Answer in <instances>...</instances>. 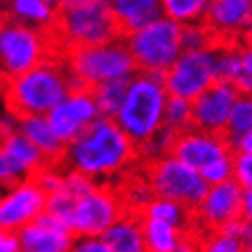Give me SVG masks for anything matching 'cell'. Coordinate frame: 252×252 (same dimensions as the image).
<instances>
[{
    "mask_svg": "<svg viewBox=\"0 0 252 252\" xmlns=\"http://www.w3.org/2000/svg\"><path fill=\"white\" fill-rule=\"evenodd\" d=\"M137 160V146L116 121L99 117L67 144L62 166L83 173L99 184H108L110 179L123 177Z\"/></svg>",
    "mask_w": 252,
    "mask_h": 252,
    "instance_id": "obj_1",
    "label": "cell"
},
{
    "mask_svg": "<svg viewBox=\"0 0 252 252\" xmlns=\"http://www.w3.org/2000/svg\"><path fill=\"white\" fill-rule=\"evenodd\" d=\"M70 92L68 70L63 60H45L34 68L7 79L4 97L7 110L24 116H47Z\"/></svg>",
    "mask_w": 252,
    "mask_h": 252,
    "instance_id": "obj_2",
    "label": "cell"
},
{
    "mask_svg": "<svg viewBox=\"0 0 252 252\" xmlns=\"http://www.w3.org/2000/svg\"><path fill=\"white\" fill-rule=\"evenodd\" d=\"M168 97L162 76L135 72L130 78L125 103L114 121L135 146H141L164 126Z\"/></svg>",
    "mask_w": 252,
    "mask_h": 252,
    "instance_id": "obj_3",
    "label": "cell"
},
{
    "mask_svg": "<svg viewBox=\"0 0 252 252\" xmlns=\"http://www.w3.org/2000/svg\"><path fill=\"white\" fill-rule=\"evenodd\" d=\"M70 90L95 89L116 79H130L137 72L135 63L123 38L108 43L65 51Z\"/></svg>",
    "mask_w": 252,
    "mask_h": 252,
    "instance_id": "obj_4",
    "label": "cell"
},
{
    "mask_svg": "<svg viewBox=\"0 0 252 252\" xmlns=\"http://www.w3.org/2000/svg\"><path fill=\"white\" fill-rule=\"evenodd\" d=\"M53 38L63 51H70L108 43L123 38V34L108 2L89 0L70 7H60Z\"/></svg>",
    "mask_w": 252,
    "mask_h": 252,
    "instance_id": "obj_5",
    "label": "cell"
},
{
    "mask_svg": "<svg viewBox=\"0 0 252 252\" xmlns=\"http://www.w3.org/2000/svg\"><path fill=\"white\" fill-rule=\"evenodd\" d=\"M182 27L166 16H160L148 26L123 36L137 72L164 76L179 56L182 49Z\"/></svg>",
    "mask_w": 252,
    "mask_h": 252,
    "instance_id": "obj_6",
    "label": "cell"
},
{
    "mask_svg": "<svg viewBox=\"0 0 252 252\" xmlns=\"http://www.w3.org/2000/svg\"><path fill=\"white\" fill-rule=\"evenodd\" d=\"M56 42L51 32L0 18V74L16 78L54 56Z\"/></svg>",
    "mask_w": 252,
    "mask_h": 252,
    "instance_id": "obj_7",
    "label": "cell"
},
{
    "mask_svg": "<svg viewBox=\"0 0 252 252\" xmlns=\"http://www.w3.org/2000/svg\"><path fill=\"white\" fill-rule=\"evenodd\" d=\"M144 177L157 198H166L184 205L193 213L204 200L209 186L196 169L173 155L144 164Z\"/></svg>",
    "mask_w": 252,
    "mask_h": 252,
    "instance_id": "obj_8",
    "label": "cell"
},
{
    "mask_svg": "<svg viewBox=\"0 0 252 252\" xmlns=\"http://www.w3.org/2000/svg\"><path fill=\"white\" fill-rule=\"evenodd\" d=\"M126 213L119 188L110 182L97 184L90 193L76 200L67 225L76 238L103 236Z\"/></svg>",
    "mask_w": 252,
    "mask_h": 252,
    "instance_id": "obj_9",
    "label": "cell"
},
{
    "mask_svg": "<svg viewBox=\"0 0 252 252\" xmlns=\"http://www.w3.org/2000/svg\"><path fill=\"white\" fill-rule=\"evenodd\" d=\"M166 92L171 97L193 103L202 92L216 83V47L207 51H184L162 76Z\"/></svg>",
    "mask_w": 252,
    "mask_h": 252,
    "instance_id": "obj_10",
    "label": "cell"
},
{
    "mask_svg": "<svg viewBox=\"0 0 252 252\" xmlns=\"http://www.w3.org/2000/svg\"><path fill=\"white\" fill-rule=\"evenodd\" d=\"M45 117L56 137L67 146L101 116L92 90L81 89L70 90L67 97L54 106Z\"/></svg>",
    "mask_w": 252,
    "mask_h": 252,
    "instance_id": "obj_11",
    "label": "cell"
},
{
    "mask_svg": "<svg viewBox=\"0 0 252 252\" xmlns=\"http://www.w3.org/2000/svg\"><path fill=\"white\" fill-rule=\"evenodd\" d=\"M47 207V194L26 179L11 186L0 196V229L18 232L36 220Z\"/></svg>",
    "mask_w": 252,
    "mask_h": 252,
    "instance_id": "obj_12",
    "label": "cell"
},
{
    "mask_svg": "<svg viewBox=\"0 0 252 252\" xmlns=\"http://www.w3.org/2000/svg\"><path fill=\"white\" fill-rule=\"evenodd\" d=\"M243 189L234 182H223L218 186H211L205 193L204 200L193 211L194 231L213 232L220 231L229 221L240 218L242 213Z\"/></svg>",
    "mask_w": 252,
    "mask_h": 252,
    "instance_id": "obj_13",
    "label": "cell"
},
{
    "mask_svg": "<svg viewBox=\"0 0 252 252\" xmlns=\"http://www.w3.org/2000/svg\"><path fill=\"white\" fill-rule=\"evenodd\" d=\"M232 148L223 133H211L204 130H191L179 133L175 139L171 155L188 164L189 168L200 171L215 160L232 155Z\"/></svg>",
    "mask_w": 252,
    "mask_h": 252,
    "instance_id": "obj_14",
    "label": "cell"
},
{
    "mask_svg": "<svg viewBox=\"0 0 252 252\" xmlns=\"http://www.w3.org/2000/svg\"><path fill=\"white\" fill-rule=\"evenodd\" d=\"M238 95L240 94L231 83H225V81L213 83L191 103L193 128L211 131V133H225L229 114Z\"/></svg>",
    "mask_w": 252,
    "mask_h": 252,
    "instance_id": "obj_15",
    "label": "cell"
},
{
    "mask_svg": "<svg viewBox=\"0 0 252 252\" xmlns=\"http://www.w3.org/2000/svg\"><path fill=\"white\" fill-rule=\"evenodd\" d=\"M74 240L67 223L49 211L18 231L20 252H70Z\"/></svg>",
    "mask_w": 252,
    "mask_h": 252,
    "instance_id": "obj_16",
    "label": "cell"
},
{
    "mask_svg": "<svg viewBox=\"0 0 252 252\" xmlns=\"http://www.w3.org/2000/svg\"><path fill=\"white\" fill-rule=\"evenodd\" d=\"M252 20V0H213L205 15V27L216 43H238Z\"/></svg>",
    "mask_w": 252,
    "mask_h": 252,
    "instance_id": "obj_17",
    "label": "cell"
},
{
    "mask_svg": "<svg viewBox=\"0 0 252 252\" xmlns=\"http://www.w3.org/2000/svg\"><path fill=\"white\" fill-rule=\"evenodd\" d=\"M2 11L4 18L53 34L60 7L45 0H5Z\"/></svg>",
    "mask_w": 252,
    "mask_h": 252,
    "instance_id": "obj_18",
    "label": "cell"
},
{
    "mask_svg": "<svg viewBox=\"0 0 252 252\" xmlns=\"http://www.w3.org/2000/svg\"><path fill=\"white\" fill-rule=\"evenodd\" d=\"M121 34H128L162 16V0H106Z\"/></svg>",
    "mask_w": 252,
    "mask_h": 252,
    "instance_id": "obj_19",
    "label": "cell"
},
{
    "mask_svg": "<svg viewBox=\"0 0 252 252\" xmlns=\"http://www.w3.org/2000/svg\"><path fill=\"white\" fill-rule=\"evenodd\" d=\"M18 131L42 152L49 164H63L67 146L53 131L45 116H24L18 123Z\"/></svg>",
    "mask_w": 252,
    "mask_h": 252,
    "instance_id": "obj_20",
    "label": "cell"
},
{
    "mask_svg": "<svg viewBox=\"0 0 252 252\" xmlns=\"http://www.w3.org/2000/svg\"><path fill=\"white\" fill-rule=\"evenodd\" d=\"M0 150L9 158L24 179H32L42 168L47 166V158L43 157L31 141H27L20 131L13 135H7L0 139Z\"/></svg>",
    "mask_w": 252,
    "mask_h": 252,
    "instance_id": "obj_21",
    "label": "cell"
},
{
    "mask_svg": "<svg viewBox=\"0 0 252 252\" xmlns=\"http://www.w3.org/2000/svg\"><path fill=\"white\" fill-rule=\"evenodd\" d=\"M101 238L114 252H148L142 238L141 218L133 213L121 216Z\"/></svg>",
    "mask_w": 252,
    "mask_h": 252,
    "instance_id": "obj_22",
    "label": "cell"
},
{
    "mask_svg": "<svg viewBox=\"0 0 252 252\" xmlns=\"http://www.w3.org/2000/svg\"><path fill=\"white\" fill-rule=\"evenodd\" d=\"M139 218H141L142 238H144V245H146L148 252H171L186 236V231L171 225L168 221L155 220V218H148V216L141 215Z\"/></svg>",
    "mask_w": 252,
    "mask_h": 252,
    "instance_id": "obj_23",
    "label": "cell"
},
{
    "mask_svg": "<svg viewBox=\"0 0 252 252\" xmlns=\"http://www.w3.org/2000/svg\"><path fill=\"white\" fill-rule=\"evenodd\" d=\"M141 216L168 221V223L179 227V229H182V231H186V232L194 231L193 213L189 209H186L184 205L177 204V202H171V200L157 198V196H155V198L144 207Z\"/></svg>",
    "mask_w": 252,
    "mask_h": 252,
    "instance_id": "obj_24",
    "label": "cell"
},
{
    "mask_svg": "<svg viewBox=\"0 0 252 252\" xmlns=\"http://www.w3.org/2000/svg\"><path fill=\"white\" fill-rule=\"evenodd\" d=\"M213 0H162V16L180 27L204 24Z\"/></svg>",
    "mask_w": 252,
    "mask_h": 252,
    "instance_id": "obj_25",
    "label": "cell"
},
{
    "mask_svg": "<svg viewBox=\"0 0 252 252\" xmlns=\"http://www.w3.org/2000/svg\"><path fill=\"white\" fill-rule=\"evenodd\" d=\"M128 83H130V79H116V81H108V83L92 89V95H94L101 117L116 119L123 103H125Z\"/></svg>",
    "mask_w": 252,
    "mask_h": 252,
    "instance_id": "obj_26",
    "label": "cell"
},
{
    "mask_svg": "<svg viewBox=\"0 0 252 252\" xmlns=\"http://www.w3.org/2000/svg\"><path fill=\"white\" fill-rule=\"evenodd\" d=\"M249 131H252V95H238L229 114L223 135L227 137L229 144H232Z\"/></svg>",
    "mask_w": 252,
    "mask_h": 252,
    "instance_id": "obj_27",
    "label": "cell"
},
{
    "mask_svg": "<svg viewBox=\"0 0 252 252\" xmlns=\"http://www.w3.org/2000/svg\"><path fill=\"white\" fill-rule=\"evenodd\" d=\"M242 74V58H240V42L220 43L216 45V78L218 81L234 85Z\"/></svg>",
    "mask_w": 252,
    "mask_h": 252,
    "instance_id": "obj_28",
    "label": "cell"
},
{
    "mask_svg": "<svg viewBox=\"0 0 252 252\" xmlns=\"http://www.w3.org/2000/svg\"><path fill=\"white\" fill-rule=\"evenodd\" d=\"M119 193L123 196L126 211L133 213V215H141L142 211H144V207L155 198V194H153L152 188L148 184L146 177H137V179L125 180L123 186L119 188Z\"/></svg>",
    "mask_w": 252,
    "mask_h": 252,
    "instance_id": "obj_29",
    "label": "cell"
},
{
    "mask_svg": "<svg viewBox=\"0 0 252 252\" xmlns=\"http://www.w3.org/2000/svg\"><path fill=\"white\" fill-rule=\"evenodd\" d=\"M164 126L177 135L193 128V105L191 101L169 95L164 108Z\"/></svg>",
    "mask_w": 252,
    "mask_h": 252,
    "instance_id": "obj_30",
    "label": "cell"
},
{
    "mask_svg": "<svg viewBox=\"0 0 252 252\" xmlns=\"http://www.w3.org/2000/svg\"><path fill=\"white\" fill-rule=\"evenodd\" d=\"M175 139H177V133L171 131L169 128H166V126H162L148 141L142 142L141 146H137L139 158L146 164V162H153V160H158V158L162 157H168V155H171Z\"/></svg>",
    "mask_w": 252,
    "mask_h": 252,
    "instance_id": "obj_31",
    "label": "cell"
},
{
    "mask_svg": "<svg viewBox=\"0 0 252 252\" xmlns=\"http://www.w3.org/2000/svg\"><path fill=\"white\" fill-rule=\"evenodd\" d=\"M245 243L225 232H200L198 236V252H243Z\"/></svg>",
    "mask_w": 252,
    "mask_h": 252,
    "instance_id": "obj_32",
    "label": "cell"
},
{
    "mask_svg": "<svg viewBox=\"0 0 252 252\" xmlns=\"http://www.w3.org/2000/svg\"><path fill=\"white\" fill-rule=\"evenodd\" d=\"M182 49L184 51H207L215 49L216 43L215 36L205 27V24H193V26L182 27Z\"/></svg>",
    "mask_w": 252,
    "mask_h": 252,
    "instance_id": "obj_33",
    "label": "cell"
},
{
    "mask_svg": "<svg viewBox=\"0 0 252 252\" xmlns=\"http://www.w3.org/2000/svg\"><path fill=\"white\" fill-rule=\"evenodd\" d=\"M63 179H65V168L60 166V164H47L45 168H42L32 177L34 184L42 189L47 196L58 193L60 189L63 188Z\"/></svg>",
    "mask_w": 252,
    "mask_h": 252,
    "instance_id": "obj_34",
    "label": "cell"
},
{
    "mask_svg": "<svg viewBox=\"0 0 252 252\" xmlns=\"http://www.w3.org/2000/svg\"><path fill=\"white\" fill-rule=\"evenodd\" d=\"M232 158H234V153L229 155V157L220 158V160H215L209 166L200 169L198 173L204 179L205 184L211 188V186H218L232 180Z\"/></svg>",
    "mask_w": 252,
    "mask_h": 252,
    "instance_id": "obj_35",
    "label": "cell"
},
{
    "mask_svg": "<svg viewBox=\"0 0 252 252\" xmlns=\"http://www.w3.org/2000/svg\"><path fill=\"white\" fill-rule=\"evenodd\" d=\"M99 182L85 177L83 173L72 171V169H65V179H63V188L62 191H65L67 194H70L72 198H81L87 193H90Z\"/></svg>",
    "mask_w": 252,
    "mask_h": 252,
    "instance_id": "obj_36",
    "label": "cell"
},
{
    "mask_svg": "<svg viewBox=\"0 0 252 252\" xmlns=\"http://www.w3.org/2000/svg\"><path fill=\"white\" fill-rule=\"evenodd\" d=\"M240 58H242V74L232 87L240 95H252V47L240 42Z\"/></svg>",
    "mask_w": 252,
    "mask_h": 252,
    "instance_id": "obj_37",
    "label": "cell"
},
{
    "mask_svg": "<svg viewBox=\"0 0 252 252\" xmlns=\"http://www.w3.org/2000/svg\"><path fill=\"white\" fill-rule=\"evenodd\" d=\"M232 180L243 191H252V157L234 153L232 158Z\"/></svg>",
    "mask_w": 252,
    "mask_h": 252,
    "instance_id": "obj_38",
    "label": "cell"
},
{
    "mask_svg": "<svg viewBox=\"0 0 252 252\" xmlns=\"http://www.w3.org/2000/svg\"><path fill=\"white\" fill-rule=\"evenodd\" d=\"M22 180H26V179L22 177L20 171L13 166V162H11L9 158L4 155V152L0 150V188L5 191L7 188L18 184Z\"/></svg>",
    "mask_w": 252,
    "mask_h": 252,
    "instance_id": "obj_39",
    "label": "cell"
},
{
    "mask_svg": "<svg viewBox=\"0 0 252 252\" xmlns=\"http://www.w3.org/2000/svg\"><path fill=\"white\" fill-rule=\"evenodd\" d=\"M70 252H114L101 236L76 238Z\"/></svg>",
    "mask_w": 252,
    "mask_h": 252,
    "instance_id": "obj_40",
    "label": "cell"
},
{
    "mask_svg": "<svg viewBox=\"0 0 252 252\" xmlns=\"http://www.w3.org/2000/svg\"><path fill=\"white\" fill-rule=\"evenodd\" d=\"M18 123H20V117L13 114L11 110H5L0 114V137L4 139L7 135H13L18 131Z\"/></svg>",
    "mask_w": 252,
    "mask_h": 252,
    "instance_id": "obj_41",
    "label": "cell"
},
{
    "mask_svg": "<svg viewBox=\"0 0 252 252\" xmlns=\"http://www.w3.org/2000/svg\"><path fill=\"white\" fill-rule=\"evenodd\" d=\"M0 252H20L18 232L0 229Z\"/></svg>",
    "mask_w": 252,
    "mask_h": 252,
    "instance_id": "obj_42",
    "label": "cell"
},
{
    "mask_svg": "<svg viewBox=\"0 0 252 252\" xmlns=\"http://www.w3.org/2000/svg\"><path fill=\"white\" fill-rule=\"evenodd\" d=\"M198 231H189L171 252H198Z\"/></svg>",
    "mask_w": 252,
    "mask_h": 252,
    "instance_id": "obj_43",
    "label": "cell"
},
{
    "mask_svg": "<svg viewBox=\"0 0 252 252\" xmlns=\"http://www.w3.org/2000/svg\"><path fill=\"white\" fill-rule=\"evenodd\" d=\"M232 152L234 153H242V155H251L252 157V131L242 135L238 141H234L231 144Z\"/></svg>",
    "mask_w": 252,
    "mask_h": 252,
    "instance_id": "obj_44",
    "label": "cell"
},
{
    "mask_svg": "<svg viewBox=\"0 0 252 252\" xmlns=\"http://www.w3.org/2000/svg\"><path fill=\"white\" fill-rule=\"evenodd\" d=\"M240 218H242L249 227H252V191H243Z\"/></svg>",
    "mask_w": 252,
    "mask_h": 252,
    "instance_id": "obj_45",
    "label": "cell"
},
{
    "mask_svg": "<svg viewBox=\"0 0 252 252\" xmlns=\"http://www.w3.org/2000/svg\"><path fill=\"white\" fill-rule=\"evenodd\" d=\"M240 42L245 43V45H249V47H252V20L249 22V26L245 27V31H243L242 40H240Z\"/></svg>",
    "mask_w": 252,
    "mask_h": 252,
    "instance_id": "obj_46",
    "label": "cell"
},
{
    "mask_svg": "<svg viewBox=\"0 0 252 252\" xmlns=\"http://www.w3.org/2000/svg\"><path fill=\"white\" fill-rule=\"evenodd\" d=\"M243 252H252V238L245 243V247H243Z\"/></svg>",
    "mask_w": 252,
    "mask_h": 252,
    "instance_id": "obj_47",
    "label": "cell"
},
{
    "mask_svg": "<svg viewBox=\"0 0 252 252\" xmlns=\"http://www.w3.org/2000/svg\"><path fill=\"white\" fill-rule=\"evenodd\" d=\"M45 2H49V4H53V5H58L60 7V0H45Z\"/></svg>",
    "mask_w": 252,
    "mask_h": 252,
    "instance_id": "obj_48",
    "label": "cell"
},
{
    "mask_svg": "<svg viewBox=\"0 0 252 252\" xmlns=\"http://www.w3.org/2000/svg\"><path fill=\"white\" fill-rule=\"evenodd\" d=\"M4 2H5V0H0V9H2V5H4Z\"/></svg>",
    "mask_w": 252,
    "mask_h": 252,
    "instance_id": "obj_49",
    "label": "cell"
},
{
    "mask_svg": "<svg viewBox=\"0 0 252 252\" xmlns=\"http://www.w3.org/2000/svg\"><path fill=\"white\" fill-rule=\"evenodd\" d=\"M2 193H4V189H2V188H0V196H2Z\"/></svg>",
    "mask_w": 252,
    "mask_h": 252,
    "instance_id": "obj_50",
    "label": "cell"
},
{
    "mask_svg": "<svg viewBox=\"0 0 252 252\" xmlns=\"http://www.w3.org/2000/svg\"><path fill=\"white\" fill-rule=\"evenodd\" d=\"M0 139H2V137H0Z\"/></svg>",
    "mask_w": 252,
    "mask_h": 252,
    "instance_id": "obj_51",
    "label": "cell"
},
{
    "mask_svg": "<svg viewBox=\"0 0 252 252\" xmlns=\"http://www.w3.org/2000/svg\"><path fill=\"white\" fill-rule=\"evenodd\" d=\"M0 18H2V16H0Z\"/></svg>",
    "mask_w": 252,
    "mask_h": 252,
    "instance_id": "obj_52",
    "label": "cell"
}]
</instances>
